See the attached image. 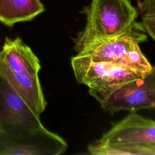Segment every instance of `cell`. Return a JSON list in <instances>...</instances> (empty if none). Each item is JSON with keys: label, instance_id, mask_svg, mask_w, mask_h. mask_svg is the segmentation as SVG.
Listing matches in <instances>:
<instances>
[{"label": "cell", "instance_id": "6da1fadb", "mask_svg": "<svg viewBox=\"0 0 155 155\" xmlns=\"http://www.w3.org/2000/svg\"><path fill=\"white\" fill-rule=\"evenodd\" d=\"M81 13L85 15L86 24L73 38L77 54L125 35L140 43L147 41L141 23L136 21L138 12L130 0H91Z\"/></svg>", "mask_w": 155, "mask_h": 155}, {"label": "cell", "instance_id": "277c9868", "mask_svg": "<svg viewBox=\"0 0 155 155\" xmlns=\"http://www.w3.org/2000/svg\"><path fill=\"white\" fill-rule=\"evenodd\" d=\"M89 94L105 111L136 112L155 108V64L151 70L131 81L101 90H89Z\"/></svg>", "mask_w": 155, "mask_h": 155}, {"label": "cell", "instance_id": "3957f363", "mask_svg": "<svg viewBox=\"0 0 155 155\" xmlns=\"http://www.w3.org/2000/svg\"><path fill=\"white\" fill-rule=\"evenodd\" d=\"M87 150L95 155H155V120L129 112Z\"/></svg>", "mask_w": 155, "mask_h": 155}, {"label": "cell", "instance_id": "52a82bcc", "mask_svg": "<svg viewBox=\"0 0 155 155\" xmlns=\"http://www.w3.org/2000/svg\"><path fill=\"white\" fill-rule=\"evenodd\" d=\"M139 44L134 37L125 35L77 54L93 61L110 62L145 74L151 70L152 65L140 50Z\"/></svg>", "mask_w": 155, "mask_h": 155}, {"label": "cell", "instance_id": "7a4b0ae2", "mask_svg": "<svg viewBox=\"0 0 155 155\" xmlns=\"http://www.w3.org/2000/svg\"><path fill=\"white\" fill-rule=\"evenodd\" d=\"M40 61L20 38H5L0 51V73L39 115L47 106L39 79Z\"/></svg>", "mask_w": 155, "mask_h": 155}, {"label": "cell", "instance_id": "9c48e42d", "mask_svg": "<svg viewBox=\"0 0 155 155\" xmlns=\"http://www.w3.org/2000/svg\"><path fill=\"white\" fill-rule=\"evenodd\" d=\"M45 11L41 0H0V22L9 27L30 21Z\"/></svg>", "mask_w": 155, "mask_h": 155}, {"label": "cell", "instance_id": "8992f818", "mask_svg": "<svg viewBox=\"0 0 155 155\" xmlns=\"http://www.w3.org/2000/svg\"><path fill=\"white\" fill-rule=\"evenodd\" d=\"M71 65L77 82L87 85L89 90L120 85L145 74L110 62L93 61L78 54L71 58Z\"/></svg>", "mask_w": 155, "mask_h": 155}, {"label": "cell", "instance_id": "ba28073f", "mask_svg": "<svg viewBox=\"0 0 155 155\" xmlns=\"http://www.w3.org/2000/svg\"><path fill=\"white\" fill-rule=\"evenodd\" d=\"M67 148L62 137L44 127L15 135L0 133V155H59Z\"/></svg>", "mask_w": 155, "mask_h": 155}, {"label": "cell", "instance_id": "30bf717a", "mask_svg": "<svg viewBox=\"0 0 155 155\" xmlns=\"http://www.w3.org/2000/svg\"><path fill=\"white\" fill-rule=\"evenodd\" d=\"M137 10L145 32L155 42V0L138 1Z\"/></svg>", "mask_w": 155, "mask_h": 155}, {"label": "cell", "instance_id": "5b68a950", "mask_svg": "<svg viewBox=\"0 0 155 155\" xmlns=\"http://www.w3.org/2000/svg\"><path fill=\"white\" fill-rule=\"evenodd\" d=\"M42 127L40 115L0 73V133L15 135Z\"/></svg>", "mask_w": 155, "mask_h": 155}]
</instances>
